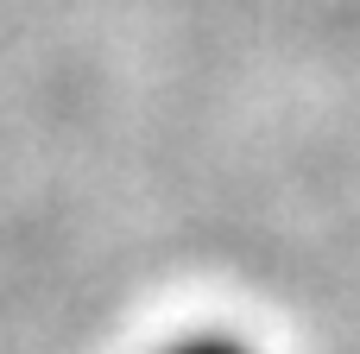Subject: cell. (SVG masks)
<instances>
[{
	"mask_svg": "<svg viewBox=\"0 0 360 354\" xmlns=\"http://www.w3.org/2000/svg\"><path fill=\"white\" fill-rule=\"evenodd\" d=\"M158 354H253V348L234 342V336H177V342H165Z\"/></svg>",
	"mask_w": 360,
	"mask_h": 354,
	"instance_id": "obj_1",
	"label": "cell"
}]
</instances>
